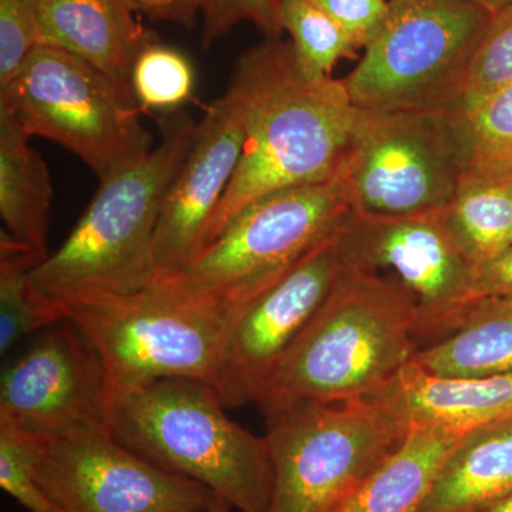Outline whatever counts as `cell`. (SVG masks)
Masks as SVG:
<instances>
[{"label":"cell","mask_w":512,"mask_h":512,"mask_svg":"<svg viewBox=\"0 0 512 512\" xmlns=\"http://www.w3.org/2000/svg\"><path fill=\"white\" fill-rule=\"evenodd\" d=\"M197 126L187 114L165 121L161 143L100 183L62 247L32 269L30 286L50 325L66 318L73 306L140 291L156 281L158 218Z\"/></svg>","instance_id":"7a4b0ae2"},{"label":"cell","mask_w":512,"mask_h":512,"mask_svg":"<svg viewBox=\"0 0 512 512\" xmlns=\"http://www.w3.org/2000/svg\"><path fill=\"white\" fill-rule=\"evenodd\" d=\"M468 151L467 173L512 178V83L456 110Z\"/></svg>","instance_id":"cb8c5ba5"},{"label":"cell","mask_w":512,"mask_h":512,"mask_svg":"<svg viewBox=\"0 0 512 512\" xmlns=\"http://www.w3.org/2000/svg\"><path fill=\"white\" fill-rule=\"evenodd\" d=\"M421 343L419 312L409 296L345 262L328 301L276 367L256 406L266 416L372 399L412 362Z\"/></svg>","instance_id":"3957f363"},{"label":"cell","mask_w":512,"mask_h":512,"mask_svg":"<svg viewBox=\"0 0 512 512\" xmlns=\"http://www.w3.org/2000/svg\"><path fill=\"white\" fill-rule=\"evenodd\" d=\"M39 12L45 45L79 57L136 100L134 64L156 39L126 0H39Z\"/></svg>","instance_id":"2e32d148"},{"label":"cell","mask_w":512,"mask_h":512,"mask_svg":"<svg viewBox=\"0 0 512 512\" xmlns=\"http://www.w3.org/2000/svg\"><path fill=\"white\" fill-rule=\"evenodd\" d=\"M231 508V505H229L224 498H220V500L215 501V503L210 505V507L204 508V510L192 512H231Z\"/></svg>","instance_id":"d590c367"},{"label":"cell","mask_w":512,"mask_h":512,"mask_svg":"<svg viewBox=\"0 0 512 512\" xmlns=\"http://www.w3.org/2000/svg\"><path fill=\"white\" fill-rule=\"evenodd\" d=\"M128 6L153 22L192 28L201 13L202 0H126Z\"/></svg>","instance_id":"1f68e13d"},{"label":"cell","mask_w":512,"mask_h":512,"mask_svg":"<svg viewBox=\"0 0 512 512\" xmlns=\"http://www.w3.org/2000/svg\"><path fill=\"white\" fill-rule=\"evenodd\" d=\"M461 434L410 427L399 447L336 512H413L436 483Z\"/></svg>","instance_id":"44dd1931"},{"label":"cell","mask_w":512,"mask_h":512,"mask_svg":"<svg viewBox=\"0 0 512 512\" xmlns=\"http://www.w3.org/2000/svg\"><path fill=\"white\" fill-rule=\"evenodd\" d=\"M276 15L282 32L292 37L299 69L311 82L332 79L340 60L357 55L352 40L312 0H276Z\"/></svg>","instance_id":"603a6c76"},{"label":"cell","mask_w":512,"mask_h":512,"mask_svg":"<svg viewBox=\"0 0 512 512\" xmlns=\"http://www.w3.org/2000/svg\"><path fill=\"white\" fill-rule=\"evenodd\" d=\"M512 83V5L493 16L468 72L464 101ZM460 104V106H461Z\"/></svg>","instance_id":"83f0119b"},{"label":"cell","mask_w":512,"mask_h":512,"mask_svg":"<svg viewBox=\"0 0 512 512\" xmlns=\"http://www.w3.org/2000/svg\"><path fill=\"white\" fill-rule=\"evenodd\" d=\"M352 40L365 49L382 30L390 12V0H312Z\"/></svg>","instance_id":"4dcf8cb0"},{"label":"cell","mask_w":512,"mask_h":512,"mask_svg":"<svg viewBox=\"0 0 512 512\" xmlns=\"http://www.w3.org/2000/svg\"><path fill=\"white\" fill-rule=\"evenodd\" d=\"M470 167L456 111L357 109L335 174L349 210L366 217L440 214Z\"/></svg>","instance_id":"8992f818"},{"label":"cell","mask_w":512,"mask_h":512,"mask_svg":"<svg viewBox=\"0 0 512 512\" xmlns=\"http://www.w3.org/2000/svg\"><path fill=\"white\" fill-rule=\"evenodd\" d=\"M36 436L0 424V487L29 512H62L35 473Z\"/></svg>","instance_id":"4316f807"},{"label":"cell","mask_w":512,"mask_h":512,"mask_svg":"<svg viewBox=\"0 0 512 512\" xmlns=\"http://www.w3.org/2000/svg\"><path fill=\"white\" fill-rule=\"evenodd\" d=\"M269 512H336L399 447L406 424L377 399L266 414Z\"/></svg>","instance_id":"ba28073f"},{"label":"cell","mask_w":512,"mask_h":512,"mask_svg":"<svg viewBox=\"0 0 512 512\" xmlns=\"http://www.w3.org/2000/svg\"><path fill=\"white\" fill-rule=\"evenodd\" d=\"M9 111L0 109V215L3 228L46 259L53 184L43 157Z\"/></svg>","instance_id":"ffe728a7"},{"label":"cell","mask_w":512,"mask_h":512,"mask_svg":"<svg viewBox=\"0 0 512 512\" xmlns=\"http://www.w3.org/2000/svg\"><path fill=\"white\" fill-rule=\"evenodd\" d=\"M111 404L100 356L67 318L49 326L0 380V424L32 436L110 430Z\"/></svg>","instance_id":"4fadbf2b"},{"label":"cell","mask_w":512,"mask_h":512,"mask_svg":"<svg viewBox=\"0 0 512 512\" xmlns=\"http://www.w3.org/2000/svg\"><path fill=\"white\" fill-rule=\"evenodd\" d=\"M483 512H512V494L501 500L500 503L494 504L493 507L487 508Z\"/></svg>","instance_id":"e575fe53"},{"label":"cell","mask_w":512,"mask_h":512,"mask_svg":"<svg viewBox=\"0 0 512 512\" xmlns=\"http://www.w3.org/2000/svg\"><path fill=\"white\" fill-rule=\"evenodd\" d=\"M244 140L241 107L227 89L205 111L165 195L154 235L156 281L177 274L200 254L212 215L237 171Z\"/></svg>","instance_id":"9a60e30c"},{"label":"cell","mask_w":512,"mask_h":512,"mask_svg":"<svg viewBox=\"0 0 512 512\" xmlns=\"http://www.w3.org/2000/svg\"><path fill=\"white\" fill-rule=\"evenodd\" d=\"M512 494V417L467 431L413 512H483Z\"/></svg>","instance_id":"ac0fdd59"},{"label":"cell","mask_w":512,"mask_h":512,"mask_svg":"<svg viewBox=\"0 0 512 512\" xmlns=\"http://www.w3.org/2000/svg\"><path fill=\"white\" fill-rule=\"evenodd\" d=\"M343 266L336 232L239 309L215 384L225 407L258 402L276 367L328 301Z\"/></svg>","instance_id":"5bb4252c"},{"label":"cell","mask_w":512,"mask_h":512,"mask_svg":"<svg viewBox=\"0 0 512 512\" xmlns=\"http://www.w3.org/2000/svg\"><path fill=\"white\" fill-rule=\"evenodd\" d=\"M36 450L37 481L62 512H192L221 498L137 456L110 430L36 436Z\"/></svg>","instance_id":"7c38bea8"},{"label":"cell","mask_w":512,"mask_h":512,"mask_svg":"<svg viewBox=\"0 0 512 512\" xmlns=\"http://www.w3.org/2000/svg\"><path fill=\"white\" fill-rule=\"evenodd\" d=\"M493 15L464 0H390L379 35L346 77L357 109L456 111Z\"/></svg>","instance_id":"52a82bcc"},{"label":"cell","mask_w":512,"mask_h":512,"mask_svg":"<svg viewBox=\"0 0 512 512\" xmlns=\"http://www.w3.org/2000/svg\"><path fill=\"white\" fill-rule=\"evenodd\" d=\"M0 109L9 111L30 137L72 151L100 183L153 150L136 100L79 57L45 43L0 87Z\"/></svg>","instance_id":"9c48e42d"},{"label":"cell","mask_w":512,"mask_h":512,"mask_svg":"<svg viewBox=\"0 0 512 512\" xmlns=\"http://www.w3.org/2000/svg\"><path fill=\"white\" fill-rule=\"evenodd\" d=\"M228 90L241 107L244 147L202 248L259 198L335 177L356 116L345 80L306 79L279 36L239 57Z\"/></svg>","instance_id":"6da1fadb"},{"label":"cell","mask_w":512,"mask_h":512,"mask_svg":"<svg viewBox=\"0 0 512 512\" xmlns=\"http://www.w3.org/2000/svg\"><path fill=\"white\" fill-rule=\"evenodd\" d=\"M45 261L0 231V352L5 355L16 343L36 330L49 328V320L35 301L30 272Z\"/></svg>","instance_id":"d4e9b609"},{"label":"cell","mask_w":512,"mask_h":512,"mask_svg":"<svg viewBox=\"0 0 512 512\" xmlns=\"http://www.w3.org/2000/svg\"><path fill=\"white\" fill-rule=\"evenodd\" d=\"M386 404L410 427L464 434L512 417V372L478 377H440L412 362L382 393Z\"/></svg>","instance_id":"e0dca14e"},{"label":"cell","mask_w":512,"mask_h":512,"mask_svg":"<svg viewBox=\"0 0 512 512\" xmlns=\"http://www.w3.org/2000/svg\"><path fill=\"white\" fill-rule=\"evenodd\" d=\"M412 363L440 377L512 372V296L474 299L456 326L421 346Z\"/></svg>","instance_id":"d6986e66"},{"label":"cell","mask_w":512,"mask_h":512,"mask_svg":"<svg viewBox=\"0 0 512 512\" xmlns=\"http://www.w3.org/2000/svg\"><path fill=\"white\" fill-rule=\"evenodd\" d=\"M338 242L346 264L387 279L409 296L420 316L421 346L446 335L476 299L477 269L454 244L440 214L379 218L349 211Z\"/></svg>","instance_id":"8fae6325"},{"label":"cell","mask_w":512,"mask_h":512,"mask_svg":"<svg viewBox=\"0 0 512 512\" xmlns=\"http://www.w3.org/2000/svg\"><path fill=\"white\" fill-rule=\"evenodd\" d=\"M67 319L93 346L117 393L164 379H195L215 387L231 315L173 282L73 306Z\"/></svg>","instance_id":"5b68a950"},{"label":"cell","mask_w":512,"mask_h":512,"mask_svg":"<svg viewBox=\"0 0 512 512\" xmlns=\"http://www.w3.org/2000/svg\"><path fill=\"white\" fill-rule=\"evenodd\" d=\"M512 296V247L477 274L474 298Z\"/></svg>","instance_id":"d6a6232c"},{"label":"cell","mask_w":512,"mask_h":512,"mask_svg":"<svg viewBox=\"0 0 512 512\" xmlns=\"http://www.w3.org/2000/svg\"><path fill=\"white\" fill-rule=\"evenodd\" d=\"M215 387L164 379L113 397L111 434L151 464L195 481L241 512H269L272 470L265 437L225 413Z\"/></svg>","instance_id":"277c9868"},{"label":"cell","mask_w":512,"mask_h":512,"mask_svg":"<svg viewBox=\"0 0 512 512\" xmlns=\"http://www.w3.org/2000/svg\"><path fill=\"white\" fill-rule=\"evenodd\" d=\"M440 220L478 274L512 247V178L466 173Z\"/></svg>","instance_id":"7402d4cb"},{"label":"cell","mask_w":512,"mask_h":512,"mask_svg":"<svg viewBox=\"0 0 512 512\" xmlns=\"http://www.w3.org/2000/svg\"><path fill=\"white\" fill-rule=\"evenodd\" d=\"M43 45L39 0H0V87Z\"/></svg>","instance_id":"f1b7e54d"},{"label":"cell","mask_w":512,"mask_h":512,"mask_svg":"<svg viewBox=\"0 0 512 512\" xmlns=\"http://www.w3.org/2000/svg\"><path fill=\"white\" fill-rule=\"evenodd\" d=\"M131 86L140 109L175 110L191 97L194 70L183 53L153 42L138 56Z\"/></svg>","instance_id":"484cf974"},{"label":"cell","mask_w":512,"mask_h":512,"mask_svg":"<svg viewBox=\"0 0 512 512\" xmlns=\"http://www.w3.org/2000/svg\"><path fill=\"white\" fill-rule=\"evenodd\" d=\"M464 2L476 5L478 8L487 10L491 15H497L501 10L510 8L512 0H464Z\"/></svg>","instance_id":"836d02e7"},{"label":"cell","mask_w":512,"mask_h":512,"mask_svg":"<svg viewBox=\"0 0 512 512\" xmlns=\"http://www.w3.org/2000/svg\"><path fill=\"white\" fill-rule=\"evenodd\" d=\"M202 45L210 47L238 23L251 22L266 36L282 33L276 15V0H202Z\"/></svg>","instance_id":"f546056e"},{"label":"cell","mask_w":512,"mask_h":512,"mask_svg":"<svg viewBox=\"0 0 512 512\" xmlns=\"http://www.w3.org/2000/svg\"><path fill=\"white\" fill-rule=\"evenodd\" d=\"M349 211L335 177L272 192L238 212L190 264L164 279L220 303L234 319L335 235Z\"/></svg>","instance_id":"30bf717a"}]
</instances>
